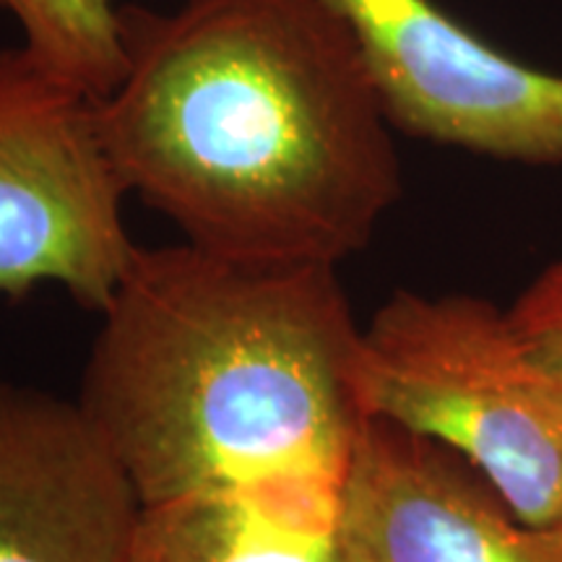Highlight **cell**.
<instances>
[{
	"mask_svg": "<svg viewBox=\"0 0 562 562\" xmlns=\"http://www.w3.org/2000/svg\"><path fill=\"white\" fill-rule=\"evenodd\" d=\"M97 121L125 193L250 269H339L402 199L393 125L323 0L123 5Z\"/></svg>",
	"mask_w": 562,
	"mask_h": 562,
	"instance_id": "6da1fadb",
	"label": "cell"
},
{
	"mask_svg": "<svg viewBox=\"0 0 562 562\" xmlns=\"http://www.w3.org/2000/svg\"><path fill=\"white\" fill-rule=\"evenodd\" d=\"M336 271L138 245L97 313L79 404L140 513L339 531L368 417Z\"/></svg>",
	"mask_w": 562,
	"mask_h": 562,
	"instance_id": "7a4b0ae2",
	"label": "cell"
},
{
	"mask_svg": "<svg viewBox=\"0 0 562 562\" xmlns=\"http://www.w3.org/2000/svg\"><path fill=\"white\" fill-rule=\"evenodd\" d=\"M364 417L440 442L533 526L562 524V381L510 311L476 294L393 292L362 326Z\"/></svg>",
	"mask_w": 562,
	"mask_h": 562,
	"instance_id": "3957f363",
	"label": "cell"
},
{
	"mask_svg": "<svg viewBox=\"0 0 562 562\" xmlns=\"http://www.w3.org/2000/svg\"><path fill=\"white\" fill-rule=\"evenodd\" d=\"M97 100L24 42L0 47V297L58 284L108 305L138 245Z\"/></svg>",
	"mask_w": 562,
	"mask_h": 562,
	"instance_id": "277c9868",
	"label": "cell"
},
{
	"mask_svg": "<svg viewBox=\"0 0 562 562\" xmlns=\"http://www.w3.org/2000/svg\"><path fill=\"white\" fill-rule=\"evenodd\" d=\"M360 47L393 131L531 167L562 165V76L510 58L435 0H323Z\"/></svg>",
	"mask_w": 562,
	"mask_h": 562,
	"instance_id": "5b68a950",
	"label": "cell"
},
{
	"mask_svg": "<svg viewBox=\"0 0 562 562\" xmlns=\"http://www.w3.org/2000/svg\"><path fill=\"white\" fill-rule=\"evenodd\" d=\"M341 562H562V524H526L440 442L364 422L341 492Z\"/></svg>",
	"mask_w": 562,
	"mask_h": 562,
	"instance_id": "8992f818",
	"label": "cell"
},
{
	"mask_svg": "<svg viewBox=\"0 0 562 562\" xmlns=\"http://www.w3.org/2000/svg\"><path fill=\"white\" fill-rule=\"evenodd\" d=\"M136 518L79 398L0 381V562H131Z\"/></svg>",
	"mask_w": 562,
	"mask_h": 562,
	"instance_id": "52a82bcc",
	"label": "cell"
},
{
	"mask_svg": "<svg viewBox=\"0 0 562 562\" xmlns=\"http://www.w3.org/2000/svg\"><path fill=\"white\" fill-rule=\"evenodd\" d=\"M30 50L104 100L123 74V5L117 0H0Z\"/></svg>",
	"mask_w": 562,
	"mask_h": 562,
	"instance_id": "ba28073f",
	"label": "cell"
},
{
	"mask_svg": "<svg viewBox=\"0 0 562 562\" xmlns=\"http://www.w3.org/2000/svg\"><path fill=\"white\" fill-rule=\"evenodd\" d=\"M508 311L531 355L562 381V258L537 273Z\"/></svg>",
	"mask_w": 562,
	"mask_h": 562,
	"instance_id": "9c48e42d",
	"label": "cell"
}]
</instances>
